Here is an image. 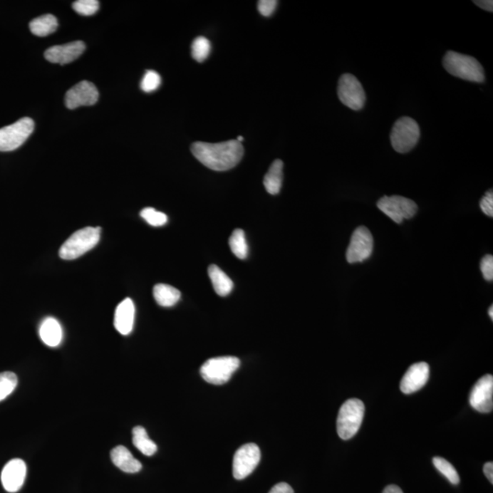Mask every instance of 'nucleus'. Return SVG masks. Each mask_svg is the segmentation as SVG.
Segmentation results:
<instances>
[{"label": "nucleus", "mask_w": 493, "mask_h": 493, "mask_svg": "<svg viewBox=\"0 0 493 493\" xmlns=\"http://www.w3.org/2000/svg\"><path fill=\"white\" fill-rule=\"evenodd\" d=\"M194 157L209 170L227 171L235 167L241 162L244 148L242 142L229 140L217 144L196 142L191 145Z\"/></svg>", "instance_id": "obj_1"}, {"label": "nucleus", "mask_w": 493, "mask_h": 493, "mask_svg": "<svg viewBox=\"0 0 493 493\" xmlns=\"http://www.w3.org/2000/svg\"><path fill=\"white\" fill-rule=\"evenodd\" d=\"M443 67L452 76L473 83H483L484 71L478 61L469 55L447 51L443 58Z\"/></svg>", "instance_id": "obj_2"}, {"label": "nucleus", "mask_w": 493, "mask_h": 493, "mask_svg": "<svg viewBox=\"0 0 493 493\" xmlns=\"http://www.w3.org/2000/svg\"><path fill=\"white\" fill-rule=\"evenodd\" d=\"M100 237V228L87 227L77 230L61 245L60 257L65 261L80 258L98 244Z\"/></svg>", "instance_id": "obj_3"}, {"label": "nucleus", "mask_w": 493, "mask_h": 493, "mask_svg": "<svg viewBox=\"0 0 493 493\" xmlns=\"http://www.w3.org/2000/svg\"><path fill=\"white\" fill-rule=\"evenodd\" d=\"M365 416V405L361 400L352 398L341 407L337 417V432L343 440L352 439L358 432Z\"/></svg>", "instance_id": "obj_4"}, {"label": "nucleus", "mask_w": 493, "mask_h": 493, "mask_svg": "<svg viewBox=\"0 0 493 493\" xmlns=\"http://www.w3.org/2000/svg\"><path fill=\"white\" fill-rule=\"evenodd\" d=\"M241 366V360L235 356H220L207 360L200 368L204 380L212 385H224Z\"/></svg>", "instance_id": "obj_5"}, {"label": "nucleus", "mask_w": 493, "mask_h": 493, "mask_svg": "<svg viewBox=\"0 0 493 493\" xmlns=\"http://www.w3.org/2000/svg\"><path fill=\"white\" fill-rule=\"evenodd\" d=\"M420 136L418 123L410 118H402L395 123L390 135L392 147L398 153H408L416 147Z\"/></svg>", "instance_id": "obj_6"}, {"label": "nucleus", "mask_w": 493, "mask_h": 493, "mask_svg": "<svg viewBox=\"0 0 493 493\" xmlns=\"http://www.w3.org/2000/svg\"><path fill=\"white\" fill-rule=\"evenodd\" d=\"M33 120L24 118L0 128V151L11 152L21 147L34 131Z\"/></svg>", "instance_id": "obj_7"}, {"label": "nucleus", "mask_w": 493, "mask_h": 493, "mask_svg": "<svg viewBox=\"0 0 493 493\" xmlns=\"http://www.w3.org/2000/svg\"><path fill=\"white\" fill-rule=\"evenodd\" d=\"M378 207L395 223L400 224L410 219L417 212V204L413 200L400 196L383 197L378 200Z\"/></svg>", "instance_id": "obj_8"}, {"label": "nucleus", "mask_w": 493, "mask_h": 493, "mask_svg": "<svg viewBox=\"0 0 493 493\" xmlns=\"http://www.w3.org/2000/svg\"><path fill=\"white\" fill-rule=\"evenodd\" d=\"M341 102L353 111H359L365 103V92L358 78L346 73L341 76L337 89Z\"/></svg>", "instance_id": "obj_9"}, {"label": "nucleus", "mask_w": 493, "mask_h": 493, "mask_svg": "<svg viewBox=\"0 0 493 493\" xmlns=\"http://www.w3.org/2000/svg\"><path fill=\"white\" fill-rule=\"evenodd\" d=\"M261 450L254 443L245 444L237 450L233 459V476L243 479L251 475L261 462Z\"/></svg>", "instance_id": "obj_10"}, {"label": "nucleus", "mask_w": 493, "mask_h": 493, "mask_svg": "<svg viewBox=\"0 0 493 493\" xmlns=\"http://www.w3.org/2000/svg\"><path fill=\"white\" fill-rule=\"evenodd\" d=\"M374 239L371 232L365 227H359L353 232L351 242L346 251V259L349 264L363 262L372 255Z\"/></svg>", "instance_id": "obj_11"}, {"label": "nucleus", "mask_w": 493, "mask_h": 493, "mask_svg": "<svg viewBox=\"0 0 493 493\" xmlns=\"http://www.w3.org/2000/svg\"><path fill=\"white\" fill-rule=\"evenodd\" d=\"M99 100V92L95 85L88 81H83L68 90L65 95V105L73 110L80 106L95 105Z\"/></svg>", "instance_id": "obj_12"}, {"label": "nucleus", "mask_w": 493, "mask_h": 493, "mask_svg": "<svg viewBox=\"0 0 493 493\" xmlns=\"http://www.w3.org/2000/svg\"><path fill=\"white\" fill-rule=\"evenodd\" d=\"M470 405L481 413H489L493 408V376H483L473 387L469 395Z\"/></svg>", "instance_id": "obj_13"}, {"label": "nucleus", "mask_w": 493, "mask_h": 493, "mask_svg": "<svg viewBox=\"0 0 493 493\" xmlns=\"http://www.w3.org/2000/svg\"><path fill=\"white\" fill-rule=\"evenodd\" d=\"M27 476V466L21 459L11 460L6 464L1 472L3 487L8 492L15 493L24 486Z\"/></svg>", "instance_id": "obj_14"}, {"label": "nucleus", "mask_w": 493, "mask_h": 493, "mask_svg": "<svg viewBox=\"0 0 493 493\" xmlns=\"http://www.w3.org/2000/svg\"><path fill=\"white\" fill-rule=\"evenodd\" d=\"M84 51H85V44L83 41H76L48 48L45 51L44 56L45 59L51 63L65 65L77 60Z\"/></svg>", "instance_id": "obj_15"}, {"label": "nucleus", "mask_w": 493, "mask_h": 493, "mask_svg": "<svg viewBox=\"0 0 493 493\" xmlns=\"http://www.w3.org/2000/svg\"><path fill=\"white\" fill-rule=\"evenodd\" d=\"M430 378V365L425 362L412 365L400 382V390L404 394L415 393L427 384Z\"/></svg>", "instance_id": "obj_16"}, {"label": "nucleus", "mask_w": 493, "mask_h": 493, "mask_svg": "<svg viewBox=\"0 0 493 493\" xmlns=\"http://www.w3.org/2000/svg\"><path fill=\"white\" fill-rule=\"evenodd\" d=\"M135 308L130 298L118 304L115 314V327L123 336H128L134 328Z\"/></svg>", "instance_id": "obj_17"}, {"label": "nucleus", "mask_w": 493, "mask_h": 493, "mask_svg": "<svg viewBox=\"0 0 493 493\" xmlns=\"http://www.w3.org/2000/svg\"><path fill=\"white\" fill-rule=\"evenodd\" d=\"M111 459L113 463L123 472L136 473L142 469L141 462L125 447H115L111 452Z\"/></svg>", "instance_id": "obj_18"}, {"label": "nucleus", "mask_w": 493, "mask_h": 493, "mask_svg": "<svg viewBox=\"0 0 493 493\" xmlns=\"http://www.w3.org/2000/svg\"><path fill=\"white\" fill-rule=\"evenodd\" d=\"M41 339L45 345L50 347L60 346L63 340V328L59 322L55 318L48 317L43 320L38 330Z\"/></svg>", "instance_id": "obj_19"}, {"label": "nucleus", "mask_w": 493, "mask_h": 493, "mask_svg": "<svg viewBox=\"0 0 493 493\" xmlns=\"http://www.w3.org/2000/svg\"><path fill=\"white\" fill-rule=\"evenodd\" d=\"M209 276L212 280L214 290L219 296L225 297L232 293L233 290V281L222 269L216 265H210L209 267Z\"/></svg>", "instance_id": "obj_20"}, {"label": "nucleus", "mask_w": 493, "mask_h": 493, "mask_svg": "<svg viewBox=\"0 0 493 493\" xmlns=\"http://www.w3.org/2000/svg\"><path fill=\"white\" fill-rule=\"evenodd\" d=\"M282 170H284V163L280 159H277L271 164L264 180V187L269 194H277L280 192L282 180H284Z\"/></svg>", "instance_id": "obj_21"}, {"label": "nucleus", "mask_w": 493, "mask_h": 493, "mask_svg": "<svg viewBox=\"0 0 493 493\" xmlns=\"http://www.w3.org/2000/svg\"><path fill=\"white\" fill-rule=\"evenodd\" d=\"M155 300L160 306L171 307L180 300L181 294L177 289L167 284H157L154 287Z\"/></svg>", "instance_id": "obj_22"}, {"label": "nucleus", "mask_w": 493, "mask_h": 493, "mask_svg": "<svg viewBox=\"0 0 493 493\" xmlns=\"http://www.w3.org/2000/svg\"><path fill=\"white\" fill-rule=\"evenodd\" d=\"M57 28V19L51 14L36 18L30 24V30L32 34L38 36V37H46V36L56 31Z\"/></svg>", "instance_id": "obj_23"}, {"label": "nucleus", "mask_w": 493, "mask_h": 493, "mask_svg": "<svg viewBox=\"0 0 493 493\" xmlns=\"http://www.w3.org/2000/svg\"><path fill=\"white\" fill-rule=\"evenodd\" d=\"M133 443L145 456H153L157 450V444L148 437L145 427L138 426L133 430Z\"/></svg>", "instance_id": "obj_24"}, {"label": "nucleus", "mask_w": 493, "mask_h": 493, "mask_svg": "<svg viewBox=\"0 0 493 493\" xmlns=\"http://www.w3.org/2000/svg\"><path fill=\"white\" fill-rule=\"evenodd\" d=\"M229 246L237 258L245 259L248 257L249 248L245 233L242 229H235L229 238Z\"/></svg>", "instance_id": "obj_25"}, {"label": "nucleus", "mask_w": 493, "mask_h": 493, "mask_svg": "<svg viewBox=\"0 0 493 493\" xmlns=\"http://www.w3.org/2000/svg\"><path fill=\"white\" fill-rule=\"evenodd\" d=\"M433 464L441 474L445 476L452 484H459L460 482L459 473L447 460L440 458V457H435Z\"/></svg>", "instance_id": "obj_26"}, {"label": "nucleus", "mask_w": 493, "mask_h": 493, "mask_svg": "<svg viewBox=\"0 0 493 493\" xmlns=\"http://www.w3.org/2000/svg\"><path fill=\"white\" fill-rule=\"evenodd\" d=\"M18 385L17 375L12 372L0 373V401L6 400Z\"/></svg>", "instance_id": "obj_27"}, {"label": "nucleus", "mask_w": 493, "mask_h": 493, "mask_svg": "<svg viewBox=\"0 0 493 493\" xmlns=\"http://www.w3.org/2000/svg\"><path fill=\"white\" fill-rule=\"evenodd\" d=\"M191 51H192L194 60L199 61V63H203L209 57L210 51H212V44L205 37H199L194 38Z\"/></svg>", "instance_id": "obj_28"}, {"label": "nucleus", "mask_w": 493, "mask_h": 493, "mask_svg": "<svg viewBox=\"0 0 493 493\" xmlns=\"http://www.w3.org/2000/svg\"><path fill=\"white\" fill-rule=\"evenodd\" d=\"M140 215L149 225L153 227L164 226L167 222V216L163 212H157L153 207H145L142 210Z\"/></svg>", "instance_id": "obj_29"}, {"label": "nucleus", "mask_w": 493, "mask_h": 493, "mask_svg": "<svg viewBox=\"0 0 493 493\" xmlns=\"http://www.w3.org/2000/svg\"><path fill=\"white\" fill-rule=\"evenodd\" d=\"M100 3L97 0H78L73 4L74 11L82 16H93L99 11Z\"/></svg>", "instance_id": "obj_30"}, {"label": "nucleus", "mask_w": 493, "mask_h": 493, "mask_svg": "<svg viewBox=\"0 0 493 493\" xmlns=\"http://www.w3.org/2000/svg\"><path fill=\"white\" fill-rule=\"evenodd\" d=\"M161 84V77L155 71H147L142 78L141 89L145 93H152L157 90Z\"/></svg>", "instance_id": "obj_31"}, {"label": "nucleus", "mask_w": 493, "mask_h": 493, "mask_svg": "<svg viewBox=\"0 0 493 493\" xmlns=\"http://www.w3.org/2000/svg\"><path fill=\"white\" fill-rule=\"evenodd\" d=\"M481 271L483 278L486 281H492L493 280V257L492 255H486L481 261Z\"/></svg>", "instance_id": "obj_32"}, {"label": "nucleus", "mask_w": 493, "mask_h": 493, "mask_svg": "<svg viewBox=\"0 0 493 493\" xmlns=\"http://www.w3.org/2000/svg\"><path fill=\"white\" fill-rule=\"evenodd\" d=\"M278 1L275 0H261L258 2L259 12L264 17H270L276 9Z\"/></svg>", "instance_id": "obj_33"}, {"label": "nucleus", "mask_w": 493, "mask_h": 493, "mask_svg": "<svg viewBox=\"0 0 493 493\" xmlns=\"http://www.w3.org/2000/svg\"><path fill=\"white\" fill-rule=\"evenodd\" d=\"M479 206L482 212L488 217H493V193L492 190L488 191L485 196L482 197Z\"/></svg>", "instance_id": "obj_34"}, {"label": "nucleus", "mask_w": 493, "mask_h": 493, "mask_svg": "<svg viewBox=\"0 0 493 493\" xmlns=\"http://www.w3.org/2000/svg\"><path fill=\"white\" fill-rule=\"evenodd\" d=\"M269 493H294V492L288 483L281 482L275 485Z\"/></svg>", "instance_id": "obj_35"}, {"label": "nucleus", "mask_w": 493, "mask_h": 493, "mask_svg": "<svg viewBox=\"0 0 493 493\" xmlns=\"http://www.w3.org/2000/svg\"><path fill=\"white\" fill-rule=\"evenodd\" d=\"M474 4L479 6V8L484 9L486 11L492 12L493 9V1L492 0H476Z\"/></svg>", "instance_id": "obj_36"}, {"label": "nucleus", "mask_w": 493, "mask_h": 493, "mask_svg": "<svg viewBox=\"0 0 493 493\" xmlns=\"http://www.w3.org/2000/svg\"><path fill=\"white\" fill-rule=\"evenodd\" d=\"M483 472H484V474L486 475V477H487L489 481L491 482V483L492 484V483H493V463L492 462L486 463L484 467H483Z\"/></svg>", "instance_id": "obj_37"}, {"label": "nucleus", "mask_w": 493, "mask_h": 493, "mask_svg": "<svg viewBox=\"0 0 493 493\" xmlns=\"http://www.w3.org/2000/svg\"><path fill=\"white\" fill-rule=\"evenodd\" d=\"M382 493H404L397 485H388Z\"/></svg>", "instance_id": "obj_38"}, {"label": "nucleus", "mask_w": 493, "mask_h": 493, "mask_svg": "<svg viewBox=\"0 0 493 493\" xmlns=\"http://www.w3.org/2000/svg\"><path fill=\"white\" fill-rule=\"evenodd\" d=\"M489 316H491L492 320L493 319V306H492L491 307H489Z\"/></svg>", "instance_id": "obj_39"}, {"label": "nucleus", "mask_w": 493, "mask_h": 493, "mask_svg": "<svg viewBox=\"0 0 493 493\" xmlns=\"http://www.w3.org/2000/svg\"><path fill=\"white\" fill-rule=\"evenodd\" d=\"M237 141H238V142H242L243 141V137H242V136H239L238 140H237Z\"/></svg>", "instance_id": "obj_40"}]
</instances>
